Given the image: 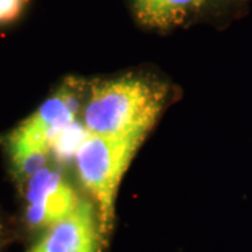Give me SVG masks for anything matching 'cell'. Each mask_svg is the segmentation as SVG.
Listing matches in <instances>:
<instances>
[{"label":"cell","instance_id":"cell-8","mask_svg":"<svg viewBox=\"0 0 252 252\" xmlns=\"http://www.w3.org/2000/svg\"><path fill=\"white\" fill-rule=\"evenodd\" d=\"M26 0H0V25L14 20L20 14Z\"/></svg>","mask_w":252,"mask_h":252},{"label":"cell","instance_id":"cell-1","mask_svg":"<svg viewBox=\"0 0 252 252\" xmlns=\"http://www.w3.org/2000/svg\"><path fill=\"white\" fill-rule=\"evenodd\" d=\"M166 98V88L146 77L124 76L97 82L91 86L84 108V126L94 134L146 137Z\"/></svg>","mask_w":252,"mask_h":252},{"label":"cell","instance_id":"cell-4","mask_svg":"<svg viewBox=\"0 0 252 252\" xmlns=\"http://www.w3.org/2000/svg\"><path fill=\"white\" fill-rule=\"evenodd\" d=\"M26 220L32 228H49L76 209L81 198L59 172L45 168L31 176L26 188Z\"/></svg>","mask_w":252,"mask_h":252},{"label":"cell","instance_id":"cell-2","mask_svg":"<svg viewBox=\"0 0 252 252\" xmlns=\"http://www.w3.org/2000/svg\"><path fill=\"white\" fill-rule=\"evenodd\" d=\"M145 138L88 132L75 156L81 182L93 197L100 234L105 241L115 224L119 185Z\"/></svg>","mask_w":252,"mask_h":252},{"label":"cell","instance_id":"cell-6","mask_svg":"<svg viewBox=\"0 0 252 252\" xmlns=\"http://www.w3.org/2000/svg\"><path fill=\"white\" fill-rule=\"evenodd\" d=\"M202 0H135L138 17L144 24L167 27L178 24L200 6Z\"/></svg>","mask_w":252,"mask_h":252},{"label":"cell","instance_id":"cell-7","mask_svg":"<svg viewBox=\"0 0 252 252\" xmlns=\"http://www.w3.org/2000/svg\"><path fill=\"white\" fill-rule=\"evenodd\" d=\"M88 131L86 126L71 123L60 133L53 143L52 150L61 159H68L71 154L76 156L78 147L87 137Z\"/></svg>","mask_w":252,"mask_h":252},{"label":"cell","instance_id":"cell-9","mask_svg":"<svg viewBox=\"0 0 252 252\" xmlns=\"http://www.w3.org/2000/svg\"><path fill=\"white\" fill-rule=\"evenodd\" d=\"M2 241H4V225L0 222V248L2 245Z\"/></svg>","mask_w":252,"mask_h":252},{"label":"cell","instance_id":"cell-5","mask_svg":"<svg viewBox=\"0 0 252 252\" xmlns=\"http://www.w3.org/2000/svg\"><path fill=\"white\" fill-rule=\"evenodd\" d=\"M105 243L96 208L81 200L74 213L49 226L46 235L27 252H103Z\"/></svg>","mask_w":252,"mask_h":252},{"label":"cell","instance_id":"cell-3","mask_svg":"<svg viewBox=\"0 0 252 252\" xmlns=\"http://www.w3.org/2000/svg\"><path fill=\"white\" fill-rule=\"evenodd\" d=\"M77 106L74 94L62 90L8 134L6 146L17 178L27 180L45 168L53 143L75 122Z\"/></svg>","mask_w":252,"mask_h":252}]
</instances>
